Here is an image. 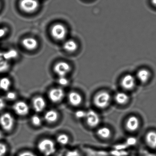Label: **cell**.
<instances>
[{"label":"cell","instance_id":"1","mask_svg":"<svg viewBox=\"0 0 156 156\" xmlns=\"http://www.w3.org/2000/svg\"><path fill=\"white\" fill-rule=\"evenodd\" d=\"M39 151L45 156H50L56 151V146L53 140L44 138L39 141L37 146Z\"/></svg>","mask_w":156,"mask_h":156},{"label":"cell","instance_id":"2","mask_svg":"<svg viewBox=\"0 0 156 156\" xmlns=\"http://www.w3.org/2000/svg\"><path fill=\"white\" fill-rule=\"evenodd\" d=\"M111 96L108 92L103 91L97 94L94 98V104L97 107L105 108L109 105Z\"/></svg>","mask_w":156,"mask_h":156},{"label":"cell","instance_id":"3","mask_svg":"<svg viewBox=\"0 0 156 156\" xmlns=\"http://www.w3.org/2000/svg\"><path fill=\"white\" fill-rule=\"evenodd\" d=\"M14 124L15 119L11 113L5 112L0 116V126L5 131H11L14 127Z\"/></svg>","mask_w":156,"mask_h":156},{"label":"cell","instance_id":"4","mask_svg":"<svg viewBox=\"0 0 156 156\" xmlns=\"http://www.w3.org/2000/svg\"><path fill=\"white\" fill-rule=\"evenodd\" d=\"M67 30L66 27L62 23L54 24L51 30L52 37L56 41H62L66 38Z\"/></svg>","mask_w":156,"mask_h":156},{"label":"cell","instance_id":"5","mask_svg":"<svg viewBox=\"0 0 156 156\" xmlns=\"http://www.w3.org/2000/svg\"><path fill=\"white\" fill-rule=\"evenodd\" d=\"M20 9L26 13H31L36 11L39 7L38 0H21Z\"/></svg>","mask_w":156,"mask_h":156},{"label":"cell","instance_id":"6","mask_svg":"<svg viewBox=\"0 0 156 156\" xmlns=\"http://www.w3.org/2000/svg\"><path fill=\"white\" fill-rule=\"evenodd\" d=\"M54 71L59 77L66 76L71 72V66L69 63L64 61L58 62L54 66Z\"/></svg>","mask_w":156,"mask_h":156},{"label":"cell","instance_id":"7","mask_svg":"<svg viewBox=\"0 0 156 156\" xmlns=\"http://www.w3.org/2000/svg\"><path fill=\"white\" fill-rule=\"evenodd\" d=\"M12 108L16 114L20 116H25L30 113V107L24 101H17L12 106Z\"/></svg>","mask_w":156,"mask_h":156},{"label":"cell","instance_id":"8","mask_svg":"<svg viewBox=\"0 0 156 156\" xmlns=\"http://www.w3.org/2000/svg\"><path fill=\"white\" fill-rule=\"evenodd\" d=\"M65 91L61 87H54L49 91L48 97L49 99L54 103H59L64 98Z\"/></svg>","mask_w":156,"mask_h":156},{"label":"cell","instance_id":"9","mask_svg":"<svg viewBox=\"0 0 156 156\" xmlns=\"http://www.w3.org/2000/svg\"><path fill=\"white\" fill-rule=\"evenodd\" d=\"M85 119L87 125L90 127L94 128L97 126L100 122V117L98 113L93 110H89L86 112Z\"/></svg>","mask_w":156,"mask_h":156},{"label":"cell","instance_id":"10","mask_svg":"<svg viewBox=\"0 0 156 156\" xmlns=\"http://www.w3.org/2000/svg\"><path fill=\"white\" fill-rule=\"evenodd\" d=\"M32 106L34 110L37 113H41L45 109L46 107V102L42 97H36L32 101Z\"/></svg>","mask_w":156,"mask_h":156},{"label":"cell","instance_id":"11","mask_svg":"<svg viewBox=\"0 0 156 156\" xmlns=\"http://www.w3.org/2000/svg\"><path fill=\"white\" fill-rule=\"evenodd\" d=\"M68 100L71 105L77 107L82 104L83 101L81 94L76 91H71L68 95Z\"/></svg>","mask_w":156,"mask_h":156},{"label":"cell","instance_id":"12","mask_svg":"<svg viewBox=\"0 0 156 156\" xmlns=\"http://www.w3.org/2000/svg\"><path fill=\"white\" fill-rule=\"evenodd\" d=\"M121 86L126 90H131L136 85V81L133 76L127 74L124 76L121 80Z\"/></svg>","mask_w":156,"mask_h":156},{"label":"cell","instance_id":"13","mask_svg":"<svg viewBox=\"0 0 156 156\" xmlns=\"http://www.w3.org/2000/svg\"><path fill=\"white\" fill-rule=\"evenodd\" d=\"M22 44L24 48L28 51H34L38 48V41L32 37H27L24 38L22 41Z\"/></svg>","mask_w":156,"mask_h":156},{"label":"cell","instance_id":"14","mask_svg":"<svg viewBox=\"0 0 156 156\" xmlns=\"http://www.w3.org/2000/svg\"><path fill=\"white\" fill-rule=\"evenodd\" d=\"M140 126L138 119L135 116L129 117L126 122V127L129 131L134 132L136 131Z\"/></svg>","mask_w":156,"mask_h":156},{"label":"cell","instance_id":"15","mask_svg":"<svg viewBox=\"0 0 156 156\" xmlns=\"http://www.w3.org/2000/svg\"><path fill=\"white\" fill-rule=\"evenodd\" d=\"M59 117V113L55 109H50L46 111L44 115V120L49 124L55 123Z\"/></svg>","mask_w":156,"mask_h":156},{"label":"cell","instance_id":"16","mask_svg":"<svg viewBox=\"0 0 156 156\" xmlns=\"http://www.w3.org/2000/svg\"><path fill=\"white\" fill-rule=\"evenodd\" d=\"M63 48L68 52H74L78 48V44L74 40H69L64 44Z\"/></svg>","mask_w":156,"mask_h":156},{"label":"cell","instance_id":"17","mask_svg":"<svg viewBox=\"0 0 156 156\" xmlns=\"http://www.w3.org/2000/svg\"><path fill=\"white\" fill-rule=\"evenodd\" d=\"M146 140L147 145L152 148H156V132L151 131L147 133Z\"/></svg>","mask_w":156,"mask_h":156},{"label":"cell","instance_id":"18","mask_svg":"<svg viewBox=\"0 0 156 156\" xmlns=\"http://www.w3.org/2000/svg\"><path fill=\"white\" fill-rule=\"evenodd\" d=\"M151 73L148 70L146 69L140 70L137 73V77L142 83H146L150 77Z\"/></svg>","mask_w":156,"mask_h":156},{"label":"cell","instance_id":"19","mask_svg":"<svg viewBox=\"0 0 156 156\" xmlns=\"http://www.w3.org/2000/svg\"><path fill=\"white\" fill-rule=\"evenodd\" d=\"M10 79L7 77H3L0 79V89L5 92L9 91L11 86Z\"/></svg>","mask_w":156,"mask_h":156},{"label":"cell","instance_id":"20","mask_svg":"<svg viewBox=\"0 0 156 156\" xmlns=\"http://www.w3.org/2000/svg\"><path fill=\"white\" fill-rule=\"evenodd\" d=\"M115 99L118 104L120 105H124L128 102L129 100V97L125 93L119 92L116 95Z\"/></svg>","mask_w":156,"mask_h":156},{"label":"cell","instance_id":"21","mask_svg":"<svg viewBox=\"0 0 156 156\" xmlns=\"http://www.w3.org/2000/svg\"><path fill=\"white\" fill-rule=\"evenodd\" d=\"M97 134L101 138L108 139L111 136V131L108 127H103L98 130Z\"/></svg>","mask_w":156,"mask_h":156},{"label":"cell","instance_id":"22","mask_svg":"<svg viewBox=\"0 0 156 156\" xmlns=\"http://www.w3.org/2000/svg\"><path fill=\"white\" fill-rule=\"evenodd\" d=\"M9 68V64L7 61V59L3 56V55L0 54V73L7 72Z\"/></svg>","mask_w":156,"mask_h":156},{"label":"cell","instance_id":"23","mask_svg":"<svg viewBox=\"0 0 156 156\" xmlns=\"http://www.w3.org/2000/svg\"><path fill=\"white\" fill-rule=\"evenodd\" d=\"M57 142L62 146H66L69 143L70 139L68 135L65 134H61L56 138Z\"/></svg>","mask_w":156,"mask_h":156},{"label":"cell","instance_id":"24","mask_svg":"<svg viewBox=\"0 0 156 156\" xmlns=\"http://www.w3.org/2000/svg\"><path fill=\"white\" fill-rule=\"evenodd\" d=\"M31 122L35 127L41 126L42 124V119L41 116L37 115H33L31 118Z\"/></svg>","mask_w":156,"mask_h":156},{"label":"cell","instance_id":"25","mask_svg":"<svg viewBox=\"0 0 156 156\" xmlns=\"http://www.w3.org/2000/svg\"><path fill=\"white\" fill-rule=\"evenodd\" d=\"M58 84L62 87H66L69 84V80L66 76L59 77L57 80Z\"/></svg>","mask_w":156,"mask_h":156},{"label":"cell","instance_id":"26","mask_svg":"<svg viewBox=\"0 0 156 156\" xmlns=\"http://www.w3.org/2000/svg\"><path fill=\"white\" fill-rule=\"evenodd\" d=\"M17 93L13 91H9L7 92L6 95V98L9 101H13L17 98Z\"/></svg>","mask_w":156,"mask_h":156},{"label":"cell","instance_id":"27","mask_svg":"<svg viewBox=\"0 0 156 156\" xmlns=\"http://www.w3.org/2000/svg\"><path fill=\"white\" fill-rule=\"evenodd\" d=\"M74 115L76 118L78 119H82L85 118L86 112L82 109H79L76 111Z\"/></svg>","mask_w":156,"mask_h":156},{"label":"cell","instance_id":"28","mask_svg":"<svg viewBox=\"0 0 156 156\" xmlns=\"http://www.w3.org/2000/svg\"><path fill=\"white\" fill-rule=\"evenodd\" d=\"M8 151V147L5 143L0 142V156H5Z\"/></svg>","mask_w":156,"mask_h":156},{"label":"cell","instance_id":"29","mask_svg":"<svg viewBox=\"0 0 156 156\" xmlns=\"http://www.w3.org/2000/svg\"><path fill=\"white\" fill-rule=\"evenodd\" d=\"M65 156H82L79 151L77 150H71L66 153Z\"/></svg>","mask_w":156,"mask_h":156},{"label":"cell","instance_id":"30","mask_svg":"<svg viewBox=\"0 0 156 156\" xmlns=\"http://www.w3.org/2000/svg\"><path fill=\"white\" fill-rule=\"evenodd\" d=\"M19 156H37L36 154L30 151H24L19 154Z\"/></svg>","mask_w":156,"mask_h":156},{"label":"cell","instance_id":"31","mask_svg":"<svg viewBox=\"0 0 156 156\" xmlns=\"http://www.w3.org/2000/svg\"><path fill=\"white\" fill-rule=\"evenodd\" d=\"M6 106V103L2 98L0 97V111L3 110Z\"/></svg>","mask_w":156,"mask_h":156},{"label":"cell","instance_id":"32","mask_svg":"<svg viewBox=\"0 0 156 156\" xmlns=\"http://www.w3.org/2000/svg\"><path fill=\"white\" fill-rule=\"evenodd\" d=\"M151 2L152 5L156 7V0H151Z\"/></svg>","mask_w":156,"mask_h":156},{"label":"cell","instance_id":"33","mask_svg":"<svg viewBox=\"0 0 156 156\" xmlns=\"http://www.w3.org/2000/svg\"><path fill=\"white\" fill-rule=\"evenodd\" d=\"M3 137V134H2V132L0 130V140Z\"/></svg>","mask_w":156,"mask_h":156},{"label":"cell","instance_id":"34","mask_svg":"<svg viewBox=\"0 0 156 156\" xmlns=\"http://www.w3.org/2000/svg\"><path fill=\"white\" fill-rule=\"evenodd\" d=\"M0 8H1V2H0Z\"/></svg>","mask_w":156,"mask_h":156}]
</instances>
